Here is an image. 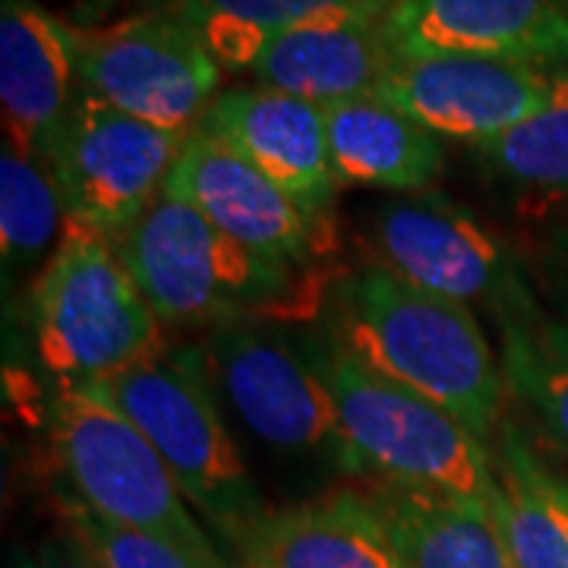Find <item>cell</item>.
Masks as SVG:
<instances>
[{
    "label": "cell",
    "instance_id": "6da1fadb",
    "mask_svg": "<svg viewBox=\"0 0 568 568\" xmlns=\"http://www.w3.org/2000/svg\"><path fill=\"white\" fill-rule=\"evenodd\" d=\"M323 328L361 364L448 410L477 439L489 443L506 420L503 364L470 306L373 263L332 282Z\"/></svg>",
    "mask_w": 568,
    "mask_h": 568
},
{
    "label": "cell",
    "instance_id": "44dd1931",
    "mask_svg": "<svg viewBox=\"0 0 568 568\" xmlns=\"http://www.w3.org/2000/svg\"><path fill=\"white\" fill-rule=\"evenodd\" d=\"M496 328L508 398L568 458V325L534 291L525 304L503 313Z\"/></svg>",
    "mask_w": 568,
    "mask_h": 568
},
{
    "label": "cell",
    "instance_id": "4316f807",
    "mask_svg": "<svg viewBox=\"0 0 568 568\" xmlns=\"http://www.w3.org/2000/svg\"><path fill=\"white\" fill-rule=\"evenodd\" d=\"M39 568H102L95 562V556L82 544L73 530L58 534L51 540H44L39 552Z\"/></svg>",
    "mask_w": 568,
    "mask_h": 568
},
{
    "label": "cell",
    "instance_id": "d4e9b609",
    "mask_svg": "<svg viewBox=\"0 0 568 568\" xmlns=\"http://www.w3.org/2000/svg\"><path fill=\"white\" fill-rule=\"evenodd\" d=\"M63 515H67L70 530L89 547V552L102 568H200L174 544L152 537V534H142V530L114 525L77 499L67 503Z\"/></svg>",
    "mask_w": 568,
    "mask_h": 568
},
{
    "label": "cell",
    "instance_id": "2e32d148",
    "mask_svg": "<svg viewBox=\"0 0 568 568\" xmlns=\"http://www.w3.org/2000/svg\"><path fill=\"white\" fill-rule=\"evenodd\" d=\"M241 552L246 568H407L369 493L347 487L268 511Z\"/></svg>",
    "mask_w": 568,
    "mask_h": 568
},
{
    "label": "cell",
    "instance_id": "603a6c76",
    "mask_svg": "<svg viewBox=\"0 0 568 568\" xmlns=\"http://www.w3.org/2000/svg\"><path fill=\"white\" fill-rule=\"evenodd\" d=\"M489 174L515 186L568 193V77L559 73L549 104L499 140L477 145Z\"/></svg>",
    "mask_w": 568,
    "mask_h": 568
},
{
    "label": "cell",
    "instance_id": "277c9868",
    "mask_svg": "<svg viewBox=\"0 0 568 568\" xmlns=\"http://www.w3.org/2000/svg\"><path fill=\"white\" fill-rule=\"evenodd\" d=\"M92 386L121 407L162 455L186 503L231 547L244 549L268 508L227 429L205 373L203 351H162Z\"/></svg>",
    "mask_w": 568,
    "mask_h": 568
},
{
    "label": "cell",
    "instance_id": "5bb4252c",
    "mask_svg": "<svg viewBox=\"0 0 568 568\" xmlns=\"http://www.w3.org/2000/svg\"><path fill=\"white\" fill-rule=\"evenodd\" d=\"M395 54H477L568 67V0H398L386 17Z\"/></svg>",
    "mask_w": 568,
    "mask_h": 568
},
{
    "label": "cell",
    "instance_id": "ac0fdd59",
    "mask_svg": "<svg viewBox=\"0 0 568 568\" xmlns=\"http://www.w3.org/2000/svg\"><path fill=\"white\" fill-rule=\"evenodd\" d=\"M392 61L395 51L386 39V20L342 17L294 26L268 39L250 73L263 89L325 108L357 95H376Z\"/></svg>",
    "mask_w": 568,
    "mask_h": 568
},
{
    "label": "cell",
    "instance_id": "7a4b0ae2",
    "mask_svg": "<svg viewBox=\"0 0 568 568\" xmlns=\"http://www.w3.org/2000/svg\"><path fill=\"white\" fill-rule=\"evenodd\" d=\"M114 253L162 325H219L246 313L320 316L332 282L284 272L227 241L162 190L114 241Z\"/></svg>",
    "mask_w": 568,
    "mask_h": 568
},
{
    "label": "cell",
    "instance_id": "ba28073f",
    "mask_svg": "<svg viewBox=\"0 0 568 568\" xmlns=\"http://www.w3.org/2000/svg\"><path fill=\"white\" fill-rule=\"evenodd\" d=\"M85 92L168 133L190 136L222 95V63L171 10L73 29Z\"/></svg>",
    "mask_w": 568,
    "mask_h": 568
},
{
    "label": "cell",
    "instance_id": "cb8c5ba5",
    "mask_svg": "<svg viewBox=\"0 0 568 568\" xmlns=\"http://www.w3.org/2000/svg\"><path fill=\"white\" fill-rule=\"evenodd\" d=\"M63 212L61 190L51 168L36 159H26L3 145L0 159V241L3 265L10 272L26 268L39 260L54 241Z\"/></svg>",
    "mask_w": 568,
    "mask_h": 568
},
{
    "label": "cell",
    "instance_id": "8fae6325",
    "mask_svg": "<svg viewBox=\"0 0 568 568\" xmlns=\"http://www.w3.org/2000/svg\"><path fill=\"white\" fill-rule=\"evenodd\" d=\"M556 70L477 54H395L376 95L439 140L484 142L537 118L552 99Z\"/></svg>",
    "mask_w": 568,
    "mask_h": 568
},
{
    "label": "cell",
    "instance_id": "e0dca14e",
    "mask_svg": "<svg viewBox=\"0 0 568 568\" xmlns=\"http://www.w3.org/2000/svg\"><path fill=\"white\" fill-rule=\"evenodd\" d=\"M489 448V521L515 568H568V477L528 424L508 417Z\"/></svg>",
    "mask_w": 568,
    "mask_h": 568
},
{
    "label": "cell",
    "instance_id": "ffe728a7",
    "mask_svg": "<svg viewBox=\"0 0 568 568\" xmlns=\"http://www.w3.org/2000/svg\"><path fill=\"white\" fill-rule=\"evenodd\" d=\"M386 518L407 568H515L489 515L433 489L373 484L366 489Z\"/></svg>",
    "mask_w": 568,
    "mask_h": 568
},
{
    "label": "cell",
    "instance_id": "30bf717a",
    "mask_svg": "<svg viewBox=\"0 0 568 568\" xmlns=\"http://www.w3.org/2000/svg\"><path fill=\"white\" fill-rule=\"evenodd\" d=\"M183 140L123 114L80 85L48 155L67 222L114 244L164 190Z\"/></svg>",
    "mask_w": 568,
    "mask_h": 568
},
{
    "label": "cell",
    "instance_id": "7c38bea8",
    "mask_svg": "<svg viewBox=\"0 0 568 568\" xmlns=\"http://www.w3.org/2000/svg\"><path fill=\"white\" fill-rule=\"evenodd\" d=\"M164 190L193 205L227 241L284 272H304L328 250L282 186L203 130L183 140Z\"/></svg>",
    "mask_w": 568,
    "mask_h": 568
},
{
    "label": "cell",
    "instance_id": "52a82bcc",
    "mask_svg": "<svg viewBox=\"0 0 568 568\" xmlns=\"http://www.w3.org/2000/svg\"><path fill=\"white\" fill-rule=\"evenodd\" d=\"M205 373L219 405L246 436L284 465H316L342 477H364L332 395L310 366L294 332H275L250 320L209 325Z\"/></svg>",
    "mask_w": 568,
    "mask_h": 568
},
{
    "label": "cell",
    "instance_id": "5b68a950",
    "mask_svg": "<svg viewBox=\"0 0 568 568\" xmlns=\"http://www.w3.org/2000/svg\"><path fill=\"white\" fill-rule=\"evenodd\" d=\"M63 241L32 294L36 351L63 386H92L159 357L164 325L114 253V244L63 222Z\"/></svg>",
    "mask_w": 568,
    "mask_h": 568
},
{
    "label": "cell",
    "instance_id": "484cf974",
    "mask_svg": "<svg viewBox=\"0 0 568 568\" xmlns=\"http://www.w3.org/2000/svg\"><path fill=\"white\" fill-rule=\"evenodd\" d=\"M530 284L556 320L568 325V219L549 224L528 265Z\"/></svg>",
    "mask_w": 568,
    "mask_h": 568
},
{
    "label": "cell",
    "instance_id": "7402d4cb",
    "mask_svg": "<svg viewBox=\"0 0 568 568\" xmlns=\"http://www.w3.org/2000/svg\"><path fill=\"white\" fill-rule=\"evenodd\" d=\"M398 0H164L212 51V58L241 70L253 67L263 44L294 26L342 17L386 20Z\"/></svg>",
    "mask_w": 568,
    "mask_h": 568
},
{
    "label": "cell",
    "instance_id": "4fadbf2b",
    "mask_svg": "<svg viewBox=\"0 0 568 568\" xmlns=\"http://www.w3.org/2000/svg\"><path fill=\"white\" fill-rule=\"evenodd\" d=\"M224 142L268 181L282 186L332 246V209L338 181L328 159L323 104L304 102L275 89H227L196 126Z\"/></svg>",
    "mask_w": 568,
    "mask_h": 568
},
{
    "label": "cell",
    "instance_id": "9a60e30c",
    "mask_svg": "<svg viewBox=\"0 0 568 568\" xmlns=\"http://www.w3.org/2000/svg\"><path fill=\"white\" fill-rule=\"evenodd\" d=\"M80 92L73 29L39 0L0 3V108L7 145L48 164Z\"/></svg>",
    "mask_w": 568,
    "mask_h": 568
},
{
    "label": "cell",
    "instance_id": "d6986e66",
    "mask_svg": "<svg viewBox=\"0 0 568 568\" xmlns=\"http://www.w3.org/2000/svg\"><path fill=\"white\" fill-rule=\"evenodd\" d=\"M325 140L338 186L424 193L443 171V140L379 95L325 104Z\"/></svg>",
    "mask_w": 568,
    "mask_h": 568
},
{
    "label": "cell",
    "instance_id": "8992f818",
    "mask_svg": "<svg viewBox=\"0 0 568 568\" xmlns=\"http://www.w3.org/2000/svg\"><path fill=\"white\" fill-rule=\"evenodd\" d=\"M51 443L73 499L114 525L162 537L200 568H231L190 515L162 455L95 386H63L51 405Z\"/></svg>",
    "mask_w": 568,
    "mask_h": 568
},
{
    "label": "cell",
    "instance_id": "9c48e42d",
    "mask_svg": "<svg viewBox=\"0 0 568 568\" xmlns=\"http://www.w3.org/2000/svg\"><path fill=\"white\" fill-rule=\"evenodd\" d=\"M379 265L455 304L480 306L493 320L534 297L528 265L496 227L443 193H410L373 219Z\"/></svg>",
    "mask_w": 568,
    "mask_h": 568
},
{
    "label": "cell",
    "instance_id": "3957f363",
    "mask_svg": "<svg viewBox=\"0 0 568 568\" xmlns=\"http://www.w3.org/2000/svg\"><path fill=\"white\" fill-rule=\"evenodd\" d=\"M332 395L338 424L364 477L433 489L489 515V448L448 410L361 364L323 325L294 332Z\"/></svg>",
    "mask_w": 568,
    "mask_h": 568
}]
</instances>
